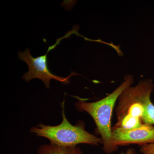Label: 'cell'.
Returning a JSON list of instances; mask_svg holds the SVG:
<instances>
[{
  "label": "cell",
  "instance_id": "cell-3",
  "mask_svg": "<svg viewBox=\"0 0 154 154\" xmlns=\"http://www.w3.org/2000/svg\"><path fill=\"white\" fill-rule=\"evenodd\" d=\"M64 104V100L60 103L63 119L60 124L51 126L40 123L31 128L30 132L46 138L51 143L59 146H74L79 144L99 146L102 144V138L87 131L82 123L73 125L69 122L65 113Z\"/></svg>",
  "mask_w": 154,
  "mask_h": 154
},
{
  "label": "cell",
  "instance_id": "cell-5",
  "mask_svg": "<svg viewBox=\"0 0 154 154\" xmlns=\"http://www.w3.org/2000/svg\"><path fill=\"white\" fill-rule=\"evenodd\" d=\"M112 137L117 146L127 145L143 146L154 142V126L148 125L131 129L112 128Z\"/></svg>",
  "mask_w": 154,
  "mask_h": 154
},
{
  "label": "cell",
  "instance_id": "cell-6",
  "mask_svg": "<svg viewBox=\"0 0 154 154\" xmlns=\"http://www.w3.org/2000/svg\"><path fill=\"white\" fill-rule=\"evenodd\" d=\"M37 154H83L82 150L77 146H66L57 145L50 143L38 147Z\"/></svg>",
  "mask_w": 154,
  "mask_h": 154
},
{
  "label": "cell",
  "instance_id": "cell-7",
  "mask_svg": "<svg viewBox=\"0 0 154 154\" xmlns=\"http://www.w3.org/2000/svg\"><path fill=\"white\" fill-rule=\"evenodd\" d=\"M140 151L143 154H154V142L142 146Z\"/></svg>",
  "mask_w": 154,
  "mask_h": 154
},
{
  "label": "cell",
  "instance_id": "cell-8",
  "mask_svg": "<svg viewBox=\"0 0 154 154\" xmlns=\"http://www.w3.org/2000/svg\"><path fill=\"white\" fill-rule=\"evenodd\" d=\"M119 154H137V153L134 149L131 148L128 149L126 152Z\"/></svg>",
  "mask_w": 154,
  "mask_h": 154
},
{
  "label": "cell",
  "instance_id": "cell-4",
  "mask_svg": "<svg viewBox=\"0 0 154 154\" xmlns=\"http://www.w3.org/2000/svg\"><path fill=\"white\" fill-rule=\"evenodd\" d=\"M71 34V32H69L63 37L57 39L55 44L49 46L47 52L43 55L33 57L30 54L29 48H27L24 52L21 51H19L18 54L19 59L26 63L28 66V72L24 74L22 79L27 82L33 79H39L44 83L46 89L50 88V82L51 79L57 80L63 85L69 84L71 77L78 75V74L74 72H72L71 73L66 77H59L54 75L49 70L48 66L47 54L48 52L54 49L57 45L59 44L63 38H66Z\"/></svg>",
  "mask_w": 154,
  "mask_h": 154
},
{
  "label": "cell",
  "instance_id": "cell-2",
  "mask_svg": "<svg viewBox=\"0 0 154 154\" xmlns=\"http://www.w3.org/2000/svg\"><path fill=\"white\" fill-rule=\"evenodd\" d=\"M133 82L132 75H126L121 85L105 98L92 102L80 99L75 104L78 111L87 112L94 119L102 139L103 150L107 153H111L118 148L113 140L111 127V119L116 103L122 93L130 87Z\"/></svg>",
  "mask_w": 154,
  "mask_h": 154
},
{
  "label": "cell",
  "instance_id": "cell-1",
  "mask_svg": "<svg viewBox=\"0 0 154 154\" xmlns=\"http://www.w3.org/2000/svg\"><path fill=\"white\" fill-rule=\"evenodd\" d=\"M154 90L152 81L146 79L123 91L118 98L117 122L113 128L131 129L143 125H153L154 105L151 95Z\"/></svg>",
  "mask_w": 154,
  "mask_h": 154
}]
</instances>
